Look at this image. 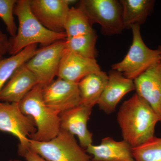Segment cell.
I'll return each mask as SVG.
<instances>
[{
  "label": "cell",
  "instance_id": "7a4b0ae2",
  "mask_svg": "<svg viewBox=\"0 0 161 161\" xmlns=\"http://www.w3.org/2000/svg\"><path fill=\"white\" fill-rule=\"evenodd\" d=\"M14 14L18 18L19 26L16 35L10 40V54H16L32 44L40 43L46 46L66 40L65 32L51 31L38 21L31 10L30 0H18Z\"/></svg>",
  "mask_w": 161,
  "mask_h": 161
},
{
  "label": "cell",
  "instance_id": "30bf717a",
  "mask_svg": "<svg viewBox=\"0 0 161 161\" xmlns=\"http://www.w3.org/2000/svg\"><path fill=\"white\" fill-rule=\"evenodd\" d=\"M69 0H30L33 14L44 27L56 33L64 32L65 19L69 11Z\"/></svg>",
  "mask_w": 161,
  "mask_h": 161
},
{
  "label": "cell",
  "instance_id": "7402d4cb",
  "mask_svg": "<svg viewBox=\"0 0 161 161\" xmlns=\"http://www.w3.org/2000/svg\"><path fill=\"white\" fill-rule=\"evenodd\" d=\"M132 153L135 161H161V137L154 136L132 148Z\"/></svg>",
  "mask_w": 161,
  "mask_h": 161
},
{
  "label": "cell",
  "instance_id": "52a82bcc",
  "mask_svg": "<svg viewBox=\"0 0 161 161\" xmlns=\"http://www.w3.org/2000/svg\"><path fill=\"white\" fill-rule=\"evenodd\" d=\"M65 41H56L38 49L25 63L43 86L51 83L58 75L60 61L66 50Z\"/></svg>",
  "mask_w": 161,
  "mask_h": 161
},
{
  "label": "cell",
  "instance_id": "cb8c5ba5",
  "mask_svg": "<svg viewBox=\"0 0 161 161\" xmlns=\"http://www.w3.org/2000/svg\"><path fill=\"white\" fill-rule=\"evenodd\" d=\"M18 153L19 155L24 158L26 161H48L38 153L32 151L30 148L18 150Z\"/></svg>",
  "mask_w": 161,
  "mask_h": 161
},
{
  "label": "cell",
  "instance_id": "8fae6325",
  "mask_svg": "<svg viewBox=\"0 0 161 161\" xmlns=\"http://www.w3.org/2000/svg\"><path fill=\"white\" fill-rule=\"evenodd\" d=\"M133 81L136 94L150 105L161 122V60Z\"/></svg>",
  "mask_w": 161,
  "mask_h": 161
},
{
  "label": "cell",
  "instance_id": "4fadbf2b",
  "mask_svg": "<svg viewBox=\"0 0 161 161\" xmlns=\"http://www.w3.org/2000/svg\"><path fill=\"white\" fill-rule=\"evenodd\" d=\"M101 70L96 59L84 58L66 49L60 61L57 77L78 83L87 75Z\"/></svg>",
  "mask_w": 161,
  "mask_h": 161
},
{
  "label": "cell",
  "instance_id": "3957f363",
  "mask_svg": "<svg viewBox=\"0 0 161 161\" xmlns=\"http://www.w3.org/2000/svg\"><path fill=\"white\" fill-rule=\"evenodd\" d=\"M43 86L38 84L19 103L24 115L31 117L37 131L29 139L38 142H48L55 138L60 132V114L52 109L43 100Z\"/></svg>",
  "mask_w": 161,
  "mask_h": 161
},
{
  "label": "cell",
  "instance_id": "5b68a950",
  "mask_svg": "<svg viewBox=\"0 0 161 161\" xmlns=\"http://www.w3.org/2000/svg\"><path fill=\"white\" fill-rule=\"evenodd\" d=\"M29 148L48 161H90L92 156L78 145L74 135L60 129L58 135L48 142L30 139Z\"/></svg>",
  "mask_w": 161,
  "mask_h": 161
},
{
  "label": "cell",
  "instance_id": "d4e9b609",
  "mask_svg": "<svg viewBox=\"0 0 161 161\" xmlns=\"http://www.w3.org/2000/svg\"><path fill=\"white\" fill-rule=\"evenodd\" d=\"M10 46V40L0 30V60L3 59L4 55L9 53Z\"/></svg>",
  "mask_w": 161,
  "mask_h": 161
},
{
  "label": "cell",
  "instance_id": "ba28073f",
  "mask_svg": "<svg viewBox=\"0 0 161 161\" xmlns=\"http://www.w3.org/2000/svg\"><path fill=\"white\" fill-rule=\"evenodd\" d=\"M0 131L8 132L19 141L18 150L29 148L28 138L36 132L32 119L22 113L19 103L0 102Z\"/></svg>",
  "mask_w": 161,
  "mask_h": 161
},
{
  "label": "cell",
  "instance_id": "8992f818",
  "mask_svg": "<svg viewBox=\"0 0 161 161\" xmlns=\"http://www.w3.org/2000/svg\"><path fill=\"white\" fill-rule=\"evenodd\" d=\"M87 16L92 25L99 24L102 33L118 35L125 29L122 17V6L116 0H82L78 6Z\"/></svg>",
  "mask_w": 161,
  "mask_h": 161
},
{
  "label": "cell",
  "instance_id": "6da1fadb",
  "mask_svg": "<svg viewBox=\"0 0 161 161\" xmlns=\"http://www.w3.org/2000/svg\"><path fill=\"white\" fill-rule=\"evenodd\" d=\"M117 119L123 140L132 148L153 137L159 122L150 105L136 93L121 105Z\"/></svg>",
  "mask_w": 161,
  "mask_h": 161
},
{
  "label": "cell",
  "instance_id": "5bb4252c",
  "mask_svg": "<svg viewBox=\"0 0 161 161\" xmlns=\"http://www.w3.org/2000/svg\"><path fill=\"white\" fill-rule=\"evenodd\" d=\"M108 80L98 105L99 109L107 114L115 111L117 104L127 93L135 90L134 81L126 78L120 72L112 69Z\"/></svg>",
  "mask_w": 161,
  "mask_h": 161
},
{
  "label": "cell",
  "instance_id": "ffe728a7",
  "mask_svg": "<svg viewBox=\"0 0 161 161\" xmlns=\"http://www.w3.org/2000/svg\"><path fill=\"white\" fill-rule=\"evenodd\" d=\"M64 29L67 38L87 34L95 31L88 18L78 7L70 8L64 23Z\"/></svg>",
  "mask_w": 161,
  "mask_h": 161
},
{
  "label": "cell",
  "instance_id": "44dd1931",
  "mask_svg": "<svg viewBox=\"0 0 161 161\" xmlns=\"http://www.w3.org/2000/svg\"><path fill=\"white\" fill-rule=\"evenodd\" d=\"M97 38L98 36L94 31L87 34L67 38L65 41L66 49L84 58L96 59L97 52L95 44Z\"/></svg>",
  "mask_w": 161,
  "mask_h": 161
},
{
  "label": "cell",
  "instance_id": "484cf974",
  "mask_svg": "<svg viewBox=\"0 0 161 161\" xmlns=\"http://www.w3.org/2000/svg\"><path fill=\"white\" fill-rule=\"evenodd\" d=\"M157 49L158 50L159 52V53L161 57V45L158 46V48Z\"/></svg>",
  "mask_w": 161,
  "mask_h": 161
},
{
  "label": "cell",
  "instance_id": "ac0fdd59",
  "mask_svg": "<svg viewBox=\"0 0 161 161\" xmlns=\"http://www.w3.org/2000/svg\"><path fill=\"white\" fill-rule=\"evenodd\" d=\"M124 27L131 28L135 24H143L154 7L153 0H121Z\"/></svg>",
  "mask_w": 161,
  "mask_h": 161
},
{
  "label": "cell",
  "instance_id": "e0dca14e",
  "mask_svg": "<svg viewBox=\"0 0 161 161\" xmlns=\"http://www.w3.org/2000/svg\"><path fill=\"white\" fill-rule=\"evenodd\" d=\"M108 80V76L102 70L92 73L82 78L78 83L80 104L93 108L98 101Z\"/></svg>",
  "mask_w": 161,
  "mask_h": 161
},
{
  "label": "cell",
  "instance_id": "4316f807",
  "mask_svg": "<svg viewBox=\"0 0 161 161\" xmlns=\"http://www.w3.org/2000/svg\"><path fill=\"white\" fill-rule=\"evenodd\" d=\"M9 161H21L19 160L15 159V160H9Z\"/></svg>",
  "mask_w": 161,
  "mask_h": 161
},
{
  "label": "cell",
  "instance_id": "7c38bea8",
  "mask_svg": "<svg viewBox=\"0 0 161 161\" xmlns=\"http://www.w3.org/2000/svg\"><path fill=\"white\" fill-rule=\"evenodd\" d=\"M93 108L80 104L60 114L61 130L76 135L83 149L93 143V134L87 129L88 121Z\"/></svg>",
  "mask_w": 161,
  "mask_h": 161
},
{
  "label": "cell",
  "instance_id": "2e32d148",
  "mask_svg": "<svg viewBox=\"0 0 161 161\" xmlns=\"http://www.w3.org/2000/svg\"><path fill=\"white\" fill-rule=\"evenodd\" d=\"M132 148L125 141L106 137L102 139L99 145H90L86 151L92 156L90 161H135Z\"/></svg>",
  "mask_w": 161,
  "mask_h": 161
},
{
  "label": "cell",
  "instance_id": "603a6c76",
  "mask_svg": "<svg viewBox=\"0 0 161 161\" xmlns=\"http://www.w3.org/2000/svg\"><path fill=\"white\" fill-rule=\"evenodd\" d=\"M17 2V0H0V18L12 38L16 36L18 31L14 17Z\"/></svg>",
  "mask_w": 161,
  "mask_h": 161
},
{
  "label": "cell",
  "instance_id": "277c9868",
  "mask_svg": "<svg viewBox=\"0 0 161 161\" xmlns=\"http://www.w3.org/2000/svg\"><path fill=\"white\" fill-rule=\"evenodd\" d=\"M131 28L132 42L130 49L123 60L112 65V69L120 72L126 78L134 80L161 60V57L158 50L150 49L144 43L140 25L135 24Z\"/></svg>",
  "mask_w": 161,
  "mask_h": 161
},
{
  "label": "cell",
  "instance_id": "9c48e42d",
  "mask_svg": "<svg viewBox=\"0 0 161 161\" xmlns=\"http://www.w3.org/2000/svg\"><path fill=\"white\" fill-rule=\"evenodd\" d=\"M42 94L45 104L59 114L80 104L78 83L58 78L43 86Z\"/></svg>",
  "mask_w": 161,
  "mask_h": 161
},
{
  "label": "cell",
  "instance_id": "9a60e30c",
  "mask_svg": "<svg viewBox=\"0 0 161 161\" xmlns=\"http://www.w3.org/2000/svg\"><path fill=\"white\" fill-rule=\"evenodd\" d=\"M39 83L36 75L24 64L16 70L0 92V101L19 103Z\"/></svg>",
  "mask_w": 161,
  "mask_h": 161
},
{
  "label": "cell",
  "instance_id": "d6986e66",
  "mask_svg": "<svg viewBox=\"0 0 161 161\" xmlns=\"http://www.w3.org/2000/svg\"><path fill=\"white\" fill-rule=\"evenodd\" d=\"M38 49L37 44H32L16 54L0 60V92L16 70L33 57Z\"/></svg>",
  "mask_w": 161,
  "mask_h": 161
}]
</instances>
